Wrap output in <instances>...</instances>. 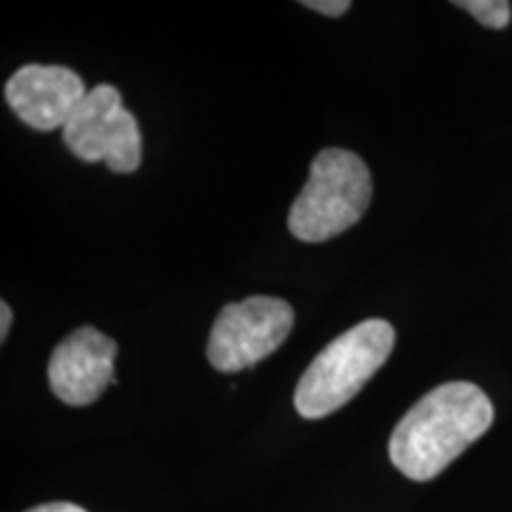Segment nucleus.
I'll return each instance as SVG.
<instances>
[{
  "instance_id": "nucleus-8",
  "label": "nucleus",
  "mask_w": 512,
  "mask_h": 512,
  "mask_svg": "<svg viewBox=\"0 0 512 512\" xmlns=\"http://www.w3.org/2000/svg\"><path fill=\"white\" fill-rule=\"evenodd\" d=\"M458 8L470 12L477 22L491 29H505L510 22V3L508 0H460Z\"/></svg>"
},
{
  "instance_id": "nucleus-10",
  "label": "nucleus",
  "mask_w": 512,
  "mask_h": 512,
  "mask_svg": "<svg viewBox=\"0 0 512 512\" xmlns=\"http://www.w3.org/2000/svg\"><path fill=\"white\" fill-rule=\"evenodd\" d=\"M27 512H86V510H83L81 505H74V503H43Z\"/></svg>"
},
{
  "instance_id": "nucleus-7",
  "label": "nucleus",
  "mask_w": 512,
  "mask_h": 512,
  "mask_svg": "<svg viewBox=\"0 0 512 512\" xmlns=\"http://www.w3.org/2000/svg\"><path fill=\"white\" fill-rule=\"evenodd\" d=\"M88 91L83 79L60 64H24L5 83V100L36 131L64 128Z\"/></svg>"
},
{
  "instance_id": "nucleus-1",
  "label": "nucleus",
  "mask_w": 512,
  "mask_h": 512,
  "mask_svg": "<svg viewBox=\"0 0 512 512\" xmlns=\"http://www.w3.org/2000/svg\"><path fill=\"white\" fill-rule=\"evenodd\" d=\"M491 422L494 406L477 384L446 382L403 415L389 439V458L408 479L430 482L484 437Z\"/></svg>"
},
{
  "instance_id": "nucleus-11",
  "label": "nucleus",
  "mask_w": 512,
  "mask_h": 512,
  "mask_svg": "<svg viewBox=\"0 0 512 512\" xmlns=\"http://www.w3.org/2000/svg\"><path fill=\"white\" fill-rule=\"evenodd\" d=\"M10 323H12V311L8 302H3L0 304V339H3V342L10 332Z\"/></svg>"
},
{
  "instance_id": "nucleus-6",
  "label": "nucleus",
  "mask_w": 512,
  "mask_h": 512,
  "mask_svg": "<svg viewBox=\"0 0 512 512\" xmlns=\"http://www.w3.org/2000/svg\"><path fill=\"white\" fill-rule=\"evenodd\" d=\"M117 342L95 328H79L57 344L48 363V382L57 399L67 406H88L98 401L114 377Z\"/></svg>"
},
{
  "instance_id": "nucleus-4",
  "label": "nucleus",
  "mask_w": 512,
  "mask_h": 512,
  "mask_svg": "<svg viewBox=\"0 0 512 512\" xmlns=\"http://www.w3.org/2000/svg\"><path fill=\"white\" fill-rule=\"evenodd\" d=\"M62 138L72 155L88 164L105 162L114 174H133L143 159L138 121L110 83H100L88 91L62 128Z\"/></svg>"
},
{
  "instance_id": "nucleus-3",
  "label": "nucleus",
  "mask_w": 512,
  "mask_h": 512,
  "mask_svg": "<svg viewBox=\"0 0 512 512\" xmlns=\"http://www.w3.org/2000/svg\"><path fill=\"white\" fill-rule=\"evenodd\" d=\"M373 200V181L356 152L328 147L311 162L309 181L292 202L290 233L302 242H325L363 219Z\"/></svg>"
},
{
  "instance_id": "nucleus-9",
  "label": "nucleus",
  "mask_w": 512,
  "mask_h": 512,
  "mask_svg": "<svg viewBox=\"0 0 512 512\" xmlns=\"http://www.w3.org/2000/svg\"><path fill=\"white\" fill-rule=\"evenodd\" d=\"M306 8L316 10L320 15H328V17H342L344 12L351 8L349 0H306Z\"/></svg>"
},
{
  "instance_id": "nucleus-5",
  "label": "nucleus",
  "mask_w": 512,
  "mask_h": 512,
  "mask_svg": "<svg viewBox=\"0 0 512 512\" xmlns=\"http://www.w3.org/2000/svg\"><path fill=\"white\" fill-rule=\"evenodd\" d=\"M294 328V309L278 297H249L223 306L211 328L207 356L221 373H240L271 356Z\"/></svg>"
},
{
  "instance_id": "nucleus-2",
  "label": "nucleus",
  "mask_w": 512,
  "mask_h": 512,
  "mask_svg": "<svg viewBox=\"0 0 512 512\" xmlns=\"http://www.w3.org/2000/svg\"><path fill=\"white\" fill-rule=\"evenodd\" d=\"M396 332L392 323L370 318L330 342L294 389V408L302 418L318 420L339 411L373 380L392 356Z\"/></svg>"
}]
</instances>
